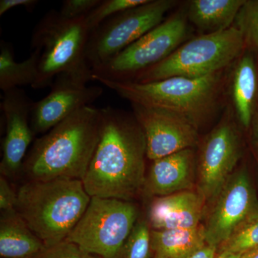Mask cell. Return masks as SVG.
Masks as SVG:
<instances>
[{
	"instance_id": "1",
	"label": "cell",
	"mask_w": 258,
	"mask_h": 258,
	"mask_svg": "<svg viewBox=\"0 0 258 258\" xmlns=\"http://www.w3.org/2000/svg\"><path fill=\"white\" fill-rule=\"evenodd\" d=\"M146 141L134 115L100 109L99 139L83 184L91 198L130 201L145 182Z\"/></svg>"
},
{
	"instance_id": "2",
	"label": "cell",
	"mask_w": 258,
	"mask_h": 258,
	"mask_svg": "<svg viewBox=\"0 0 258 258\" xmlns=\"http://www.w3.org/2000/svg\"><path fill=\"white\" fill-rule=\"evenodd\" d=\"M100 109L76 111L37 139L24 162L31 180L83 181L99 139Z\"/></svg>"
},
{
	"instance_id": "3",
	"label": "cell",
	"mask_w": 258,
	"mask_h": 258,
	"mask_svg": "<svg viewBox=\"0 0 258 258\" xmlns=\"http://www.w3.org/2000/svg\"><path fill=\"white\" fill-rule=\"evenodd\" d=\"M91 197L79 179L30 180L18 191L16 211L46 247L67 238Z\"/></svg>"
},
{
	"instance_id": "4",
	"label": "cell",
	"mask_w": 258,
	"mask_h": 258,
	"mask_svg": "<svg viewBox=\"0 0 258 258\" xmlns=\"http://www.w3.org/2000/svg\"><path fill=\"white\" fill-rule=\"evenodd\" d=\"M131 103L173 112L198 129L216 105L219 74L199 79L171 77L150 83L113 81L93 78Z\"/></svg>"
},
{
	"instance_id": "5",
	"label": "cell",
	"mask_w": 258,
	"mask_h": 258,
	"mask_svg": "<svg viewBox=\"0 0 258 258\" xmlns=\"http://www.w3.org/2000/svg\"><path fill=\"white\" fill-rule=\"evenodd\" d=\"M90 30L86 17L69 20L52 10L44 15L32 32L31 49L40 51L38 75L32 88L51 86L57 76L67 74L88 83L92 70L86 58Z\"/></svg>"
},
{
	"instance_id": "6",
	"label": "cell",
	"mask_w": 258,
	"mask_h": 258,
	"mask_svg": "<svg viewBox=\"0 0 258 258\" xmlns=\"http://www.w3.org/2000/svg\"><path fill=\"white\" fill-rule=\"evenodd\" d=\"M244 47L242 33L235 26L205 34L178 47L131 81L150 83L177 76L199 79L218 74L240 55Z\"/></svg>"
},
{
	"instance_id": "7",
	"label": "cell",
	"mask_w": 258,
	"mask_h": 258,
	"mask_svg": "<svg viewBox=\"0 0 258 258\" xmlns=\"http://www.w3.org/2000/svg\"><path fill=\"white\" fill-rule=\"evenodd\" d=\"M137 217L138 210L130 202L93 197L66 240L93 255L119 258Z\"/></svg>"
},
{
	"instance_id": "8",
	"label": "cell",
	"mask_w": 258,
	"mask_h": 258,
	"mask_svg": "<svg viewBox=\"0 0 258 258\" xmlns=\"http://www.w3.org/2000/svg\"><path fill=\"white\" fill-rule=\"evenodd\" d=\"M176 4L174 0H150L102 23L88 38L86 58L91 70L106 63L158 26Z\"/></svg>"
},
{
	"instance_id": "9",
	"label": "cell",
	"mask_w": 258,
	"mask_h": 258,
	"mask_svg": "<svg viewBox=\"0 0 258 258\" xmlns=\"http://www.w3.org/2000/svg\"><path fill=\"white\" fill-rule=\"evenodd\" d=\"M186 33L184 15H173L106 63L93 69L92 79L132 81L139 73L169 57L184 41Z\"/></svg>"
},
{
	"instance_id": "10",
	"label": "cell",
	"mask_w": 258,
	"mask_h": 258,
	"mask_svg": "<svg viewBox=\"0 0 258 258\" xmlns=\"http://www.w3.org/2000/svg\"><path fill=\"white\" fill-rule=\"evenodd\" d=\"M203 225L207 244L218 249L244 226L258 219L257 193L244 168L234 171L213 202Z\"/></svg>"
},
{
	"instance_id": "11",
	"label": "cell",
	"mask_w": 258,
	"mask_h": 258,
	"mask_svg": "<svg viewBox=\"0 0 258 258\" xmlns=\"http://www.w3.org/2000/svg\"><path fill=\"white\" fill-rule=\"evenodd\" d=\"M241 155V142L233 123L225 121L207 137L197 166V191L211 204L234 173Z\"/></svg>"
},
{
	"instance_id": "12",
	"label": "cell",
	"mask_w": 258,
	"mask_h": 258,
	"mask_svg": "<svg viewBox=\"0 0 258 258\" xmlns=\"http://www.w3.org/2000/svg\"><path fill=\"white\" fill-rule=\"evenodd\" d=\"M133 115L143 132L147 157L154 161L185 149L198 142V129L173 112L132 103Z\"/></svg>"
},
{
	"instance_id": "13",
	"label": "cell",
	"mask_w": 258,
	"mask_h": 258,
	"mask_svg": "<svg viewBox=\"0 0 258 258\" xmlns=\"http://www.w3.org/2000/svg\"><path fill=\"white\" fill-rule=\"evenodd\" d=\"M86 84L69 75L57 76L47 96L40 101H32L30 125L34 133H47L76 111L91 106L103 94V88L100 86Z\"/></svg>"
},
{
	"instance_id": "14",
	"label": "cell",
	"mask_w": 258,
	"mask_h": 258,
	"mask_svg": "<svg viewBox=\"0 0 258 258\" xmlns=\"http://www.w3.org/2000/svg\"><path fill=\"white\" fill-rule=\"evenodd\" d=\"M32 103L20 88L6 91L2 96L0 108L6 125L0 164L3 176L16 175L24 165L27 151L35 135L30 125Z\"/></svg>"
},
{
	"instance_id": "15",
	"label": "cell",
	"mask_w": 258,
	"mask_h": 258,
	"mask_svg": "<svg viewBox=\"0 0 258 258\" xmlns=\"http://www.w3.org/2000/svg\"><path fill=\"white\" fill-rule=\"evenodd\" d=\"M152 161L144 182V190L147 195L159 198L192 190L197 172L192 149Z\"/></svg>"
},
{
	"instance_id": "16",
	"label": "cell",
	"mask_w": 258,
	"mask_h": 258,
	"mask_svg": "<svg viewBox=\"0 0 258 258\" xmlns=\"http://www.w3.org/2000/svg\"><path fill=\"white\" fill-rule=\"evenodd\" d=\"M205 204L193 190L156 198L149 209V225L154 230L197 228L201 225Z\"/></svg>"
},
{
	"instance_id": "17",
	"label": "cell",
	"mask_w": 258,
	"mask_h": 258,
	"mask_svg": "<svg viewBox=\"0 0 258 258\" xmlns=\"http://www.w3.org/2000/svg\"><path fill=\"white\" fill-rule=\"evenodd\" d=\"M46 247L43 242L29 228L16 210L2 212L1 258H35Z\"/></svg>"
},
{
	"instance_id": "18",
	"label": "cell",
	"mask_w": 258,
	"mask_h": 258,
	"mask_svg": "<svg viewBox=\"0 0 258 258\" xmlns=\"http://www.w3.org/2000/svg\"><path fill=\"white\" fill-rule=\"evenodd\" d=\"M232 99L242 126L250 128L258 96L257 67L252 54L245 52L236 64L232 79Z\"/></svg>"
},
{
	"instance_id": "19",
	"label": "cell",
	"mask_w": 258,
	"mask_h": 258,
	"mask_svg": "<svg viewBox=\"0 0 258 258\" xmlns=\"http://www.w3.org/2000/svg\"><path fill=\"white\" fill-rule=\"evenodd\" d=\"M152 258H187L205 244L203 225L194 229L151 231Z\"/></svg>"
},
{
	"instance_id": "20",
	"label": "cell",
	"mask_w": 258,
	"mask_h": 258,
	"mask_svg": "<svg viewBox=\"0 0 258 258\" xmlns=\"http://www.w3.org/2000/svg\"><path fill=\"white\" fill-rule=\"evenodd\" d=\"M245 0H194L189 5L191 23L212 33L231 28Z\"/></svg>"
},
{
	"instance_id": "21",
	"label": "cell",
	"mask_w": 258,
	"mask_h": 258,
	"mask_svg": "<svg viewBox=\"0 0 258 258\" xmlns=\"http://www.w3.org/2000/svg\"><path fill=\"white\" fill-rule=\"evenodd\" d=\"M40 51L32 50L25 60H15L14 52L8 42L0 44V89L3 93L21 86H30L36 81L38 75Z\"/></svg>"
},
{
	"instance_id": "22",
	"label": "cell",
	"mask_w": 258,
	"mask_h": 258,
	"mask_svg": "<svg viewBox=\"0 0 258 258\" xmlns=\"http://www.w3.org/2000/svg\"><path fill=\"white\" fill-rule=\"evenodd\" d=\"M235 23V27L242 33L245 47L258 51V0H245Z\"/></svg>"
},
{
	"instance_id": "23",
	"label": "cell",
	"mask_w": 258,
	"mask_h": 258,
	"mask_svg": "<svg viewBox=\"0 0 258 258\" xmlns=\"http://www.w3.org/2000/svg\"><path fill=\"white\" fill-rule=\"evenodd\" d=\"M150 225L137 221L125 241L119 258H152Z\"/></svg>"
},
{
	"instance_id": "24",
	"label": "cell",
	"mask_w": 258,
	"mask_h": 258,
	"mask_svg": "<svg viewBox=\"0 0 258 258\" xmlns=\"http://www.w3.org/2000/svg\"><path fill=\"white\" fill-rule=\"evenodd\" d=\"M150 0H101V3L86 17L90 32L115 15L147 4Z\"/></svg>"
},
{
	"instance_id": "25",
	"label": "cell",
	"mask_w": 258,
	"mask_h": 258,
	"mask_svg": "<svg viewBox=\"0 0 258 258\" xmlns=\"http://www.w3.org/2000/svg\"><path fill=\"white\" fill-rule=\"evenodd\" d=\"M258 247V219L233 234L218 250L242 254Z\"/></svg>"
},
{
	"instance_id": "26",
	"label": "cell",
	"mask_w": 258,
	"mask_h": 258,
	"mask_svg": "<svg viewBox=\"0 0 258 258\" xmlns=\"http://www.w3.org/2000/svg\"><path fill=\"white\" fill-rule=\"evenodd\" d=\"M35 258H98L81 249L77 244L67 240L47 247Z\"/></svg>"
},
{
	"instance_id": "27",
	"label": "cell",
	"mask_w": 258,
	"mask_h": 258,
	"mask_svg": "<svg viewBox=\"0 0 258 258\" xmlns=\"http://www.w3.org/2000/svg\"><path fill=\"white\" fill-rule=\"evenodd\" d=\"M101 0H64L60 10L61 16L74 20L87 16Z\"/></svg>"
},
{
	"instance_id": "28",
	"label": "cell",
	"mask_w": 258,
	"mask_h": 258,
	"mask_svg": "<svg viewBox=\"0 0 258 258\" xmlns=\"http://www.w3.org/2000/svg\"><path fill=\"white\" fill-rule=\"evenodd\" d=\"M18 193H15L5 176L0 177V209L2 212L16 210Z\"/></svg>"
},
{
	"instance_id": "29",
	"label": "cell",
	"mask_w": 258,
	"mask_h": 258,
	"mask_svg": "<svg viewBox=\"0 0 258 258\" xmlns=\"http://www.w3.org/2000/svg\"><path fill=\"white\" fill-rule=\"evenodd\" d=\"M37 0H1L0 1V16L4 15L7 12L18 7H24L27 9H33L38 4Z\"/></svg>"
},
{
	"instance_id": "30",
	"label": "cell",
	"mask_w": 258,
	"mask_h": 258,
	"mask_svg": "<svg viewBox=\"0 0 258 258\" xmlns=\"http://www.w3.org/2000/svg\"><path fill=\"white\" fill-rule=\"evenodd\" d=\"M217 250L216 247L205 244L203 247L198 249L187 258H215Z\"/></svg>"
},
{
	"instance_id": "31",
	"label": "cell",
	"mask_w": 258,
	"mask_h": 258,
	"mask_svg": "<svg viewBox=\"0 0 258 258\" xmlns=\"http://www.w3.org/2000/svg\"><path fill=\"white\" fill-rule=\"evenodd\" d=\"M251 142L258 160V113L254 114L251 124Z\"/></svg>"
},
{
	"instance_id": "32",
	"label": "cell",
	"mask_w": 258,
	"mask_h": 258,
	"mask_svg": "<svg viewBox=\"0 0 258 258\" xmlns=\"http://www.w3.org/2000/svg\"><path fill=\"white\" fill-rule=\"evenodd\" d=\"M215 258H242V254L233 253L227 251H220Z\"/></svg>"
},
{
	"instance_id": "33",
	"label": "cell",
	"mask_w": 258,
	"mask_h": 258,
	"mask_svg": "<svg viewBox=\"0 0 258 258\" xmlns=\"http://www.w3.org/2000/svg\"><path fill=\"white\" fill-rule=\"evenodd\" d=\"M242 258H258V247L242 253Z\"/></svg>"
},
{
	"instance_id": "34",
	"label": "cell",
	"mask_w": 258,
	"mask_h": 258,
	"mask_svg": "<svg viewBox=\"0 0 258 258\" xmlns=\"http://www.w3.org/2000/svg\"><path fill=\"white\" fill-rule=\"evenodd\" d=\"M257 99H258V96H257Z\"/></svg>"
}]
</instances>
